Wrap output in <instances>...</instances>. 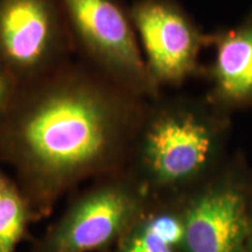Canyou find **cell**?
<instances>
[{
	"label": "cell",
	"instance_id": "6da1fadb",
	"mask_svg": "<svg viewBox=\"0 0 252 252\" xmlns=\"http://www.w3.org/2000/svg\"><path fill=\"white\" fill-rule=\"evenodd\" d=\"M149 102L91 68L60 67L19 87L0 122L8 162L33 222L65 191L125 168Z\"/></svg>",
	"mask_w": 252,
	"mask_h": 252
},
{
	"label": "cell",
	"instance_id": "7a4b0ae2",
	"mask_svg": "<svg viewBox=\"0 0 252 252\" xmlns=\"http://www.w3.org/2000/svg\"><path fill=\"white\" fill-rule=\"evenodd\" d=\"M231 116L207 97L161 94L146 104L124 169L149 200H180L228 160Z\"/></svg>",
	"mask_w": 252,
	"mask_h": 252
},
{
	"label": "cell",
	"instance_id": "3957f363",
	"mask_svg": "<svg viewBox=\"0 0 252 252\" xmlns=\"http://www.w3.org/2000/svg\"><path fill=\"white\" fill-rule=\"evenodd\" d=\"M180 252H244L252 213V166L237 151L179 200Z\"/></svg>",
	"mask_w": 252,
	"mask_h": 252
},
{
	"label": "cell",
	"instance_id": "277c9868",
	"mask_svg": "<svg viewBox=\"0 0 252 252\" xmlns=\"http://www.w3.org/2000/svg\"><path fill=\"white\" fill-rule=\"evenodd\" d=\"M71 37L94 70L151 102L161 96L147 70L130 8L121 0H60Z\"/></svg>",
	"mask_w": 252,
	"mask_h": 252
},
{
	"label": "cell",
	"instance_id": "5b68a950",
	"mask_svg": "<svg viewBox=\"0 0 252 252\" xmlns=\"http://www.w3.org/2000/svg\"><path fill=\"white\" fill-rule=\"evenodd\" d=\"M147 201L125 169L96 179L37 239L33 252H110Z\"/></svg>",
	"mask_w": 252,
	"mask_h": 252
},
{
	"label": "cell",
	"instance_id": "8992f818",
	"mask_svg": "<svg viewBox=\"0 0 252 252\" xmlns=\"http://www.w3.org/2000/svg\"><path fill=\"white\" fill-rule=\"evenodd\" d=\"M130 8L147 70L160 90L204 74L201 54L212 45L176 0H134Z\"/></svg>",
	"mask_w": 252,
	"mask_h": 252
},
{
	"label": "cell",
	"instance_id": "52a82bcc",
	"mask_svg": "<svg viewBox=\"0 0 252 252\" xmlns=\"http://www.w3.org/2000/svg\"><path fill=\"white\" fill-rule=\"evenodd\" d=\"M70 36L60 0H0V63L19 87L60 67Z\"/></svg>",
	"mask_w": 252,
	"mask_h": 252
},
{
	"label": "cell",
	"instance_id": "ba28073f",
	"mask_svg": "<svg viewBox=\"0 0 252 252\" xmlns=\"http://www.w3.org/2000/svg\"><path fill=\"white\" fill-rule=\"evenodd\" d=\"M214 59L204 68L207 99L230 115L252 108V8L241 23L212 33Z\"/></svg>",
	"mask_w": 252,
	"mask_h": 252
},
{
	"label": "cell",
	"instance_id": "9c48e42d",
	"mask_svg": "<svg viewBox=\"0 0 252 252\" xmlns=\"http://www.w3.org/2000/svg\"><path fill=\"white\" fill-rule=\"evenodd\" d=\"M182 230L179 200H149L110 252H180Z\"/></svg>",
	"mask_w": 252,
	"mask_h": 252
},
{
	"label": "cell",
	"instance_id": "30bf717a",
	"mask_svg": "<svg viewBox=\"0 0 252 252\" xmlns=\"http://www.w3.org/2000/svg\"><path fill=\"white\" fill-rule=\"evenodd\" d=\"M33 217L19 186L0 167V252H15Z\"/></svg>",
	"mask_w": 252,
	"mask_h": 252
},
{
	"label": "cell",
	"instance_id": "8fae6325",
	"mask_svg": "<svg viewBox=\"0 0 252 252\" xmlns=\"http://www.w3.org/2000/svg\"><path fill=\"white\" fill-rule=\"evenodd\" d=\"M19 89L18 83L12 75L6 70L0 63V122L4 118L5 113L13 102V98Z\"/></svg>",
	"mask_w": 252,
	"mask_h": 252
},
{
	"label": "cell",
	"instance_id": "7c38bea8",
	"mask_svg": "<svg viewBox=\"0 0 252 252\" xmlns=\"http://www.w3.org/2000/svg\"><path fill=\"white\" fill-rule=\"evenodd\" d=\"M244 252H252V213L250 219V228H249V235L247 239V244H245Z\"/></svg>",
	"mask_w": 252,
	"mask_h": 252
}]
</instances>
